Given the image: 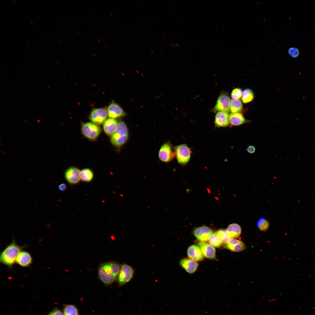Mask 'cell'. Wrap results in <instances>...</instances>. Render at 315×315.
<instances>
[{"label":"cell","mask_w":315,"mask_h":315,"mask_svg":"<svg viewBox=\"0 0 315 315\" xmlns=\"http://www.w3.org/2000/svg\"><path fill=\"white\" fill-rule=\"evenodd\" d=\"M254 97V92L251 89L246 88L243 91L242 99L244 103H247L251 102Z\"/></svg>","instance_id":"cb8c5ba5"},{"label":"cell","mask_w":315,"mask_h":315,"mask_svg":"<svg viewBox=\"0 0 315 315\" xmlns=\"http://www.w3.org/2000/svg\"><path fill=\"white\" fill-rule=\"evenodd\" d=\"M243 108L241 101L239 99H232L231 100L230 111L232 113H239Z\"/></svg>","instance_id":"7402d4cb"},{"label":"cell","mask_w":315,"mask_h":315,"mask_svg":"<svg viewBox=\"0 0 315 315\" xmlns=\"http://www.w3.org/2000/svg\"><path fill=\"white\" fill-rule=\"evenodd\" d=\"M288 52L289 55L293 58L297 57L300 54L299 49L295 47H293L289 48Z\"/></svg>","instance_id":"f546056e"},{"label":"cell","mask_w":315,"mask_h":315,"mask_svg":"<svg viewBox=\"0 0 315 315\" xmlns=\"http://www.w3.org/2000/svg\"><path fill=\"white\" fill-rule=\"evenodd\" d=\"M216 233L223 243L225 244L231 238L227 232L226 230H217Z\"/></svg>","instance_id":"4316f807"},{"label":"cell","mask_w":315,"mask_h":315,"mask_svg":"<svg viewBox=\"0 0 315 315\" xmlns=\"http://www.w3.org/2000/svg\"><path fill=\"white\" fill-rule=\"evenodd\" d=\"M30 22H31V23H32V24H33V21H30Z\"/></svg>","instance_id":"60d3db41"},{"label":"cell","mask_w":315,"mask_h":315,"mask_svg":"<svg viewBox=\"0 0 315 315\" xmlns=\"http://www.w3.org/2000/svg\"><path fill=\"white\" fill-rule=\"evenodd\" d=\"M10 94L11 95H12V96H13V95H14V94H13V92H10Z\"/></svg>","instance_id":"d590c367"},{"label":"cell","mask_w":315,"mask_h":315,"mask_svg":"<svg viewBox=\"0 0 315 315\" xmlns=\"http://www.w3.org/2000/svg\"><path fill=\"white\" fill-rule=\"evenodd\" d=\"M174 157L170 145L167 143L163 144L159 151V159L163 162H168L171 161Z\"/></svg>","instance_id":"8fae6325"},{"label":"cell","mask_w":315,"mask_h":315,"mask_svg":"<svg viewBox=\"0 0 315 315\" xmlns=\"http://www.w3.org/2000/svg\"><path fill=\"white\" fill-rule=\"evenodd\" d=\"M110 14H111V16H113V13H111H111H110Z\"/></svg>","instance_id":"f35d334b"},{"label":"cell","mask_w":315,"mask_h":315,"mask_svg":"<svg viewBox=\"0 0 315 315\" xmlns=\"http://www.w3.org/2000/svg\"><path fill=\"white\" fill-rule=\"evenodd\" d=\"M59 43L60 45H62L63 43L62 41L61 40H59Z\"/></svg>","instance_id":"e575fe53"},{"label":"cell","mask_w":315,"mask_h":315,"mask_svg":"<svg viewBox=\"0 0 315 315\" xmlns=\"http://www.w3.org/2000/svg\"><path fill=\"white\" fill-rule=\"evenodd\" d=\"M257 225L260 230L265 231L268 230L269 224L267 220L264 218H261L258 220Z\"/></svg>","instance_id":"83f0119b"},{"label":"cell","mask_w":315,"mask_h":315,"mask_svg":"<svg viewBox=\"0 0 315 315\" xmlns=\"http://www.w3.org/2000/svg\"><path fill=\"white\" fill-rule=\"evenodd\" d=\"M231 100L226 93H222L219 96L216 104L213 110L214 111H230Z\"/></svg>","instance_id":"ba28073f"},{"label":"cell","mask_w":315,"mask_h":315,"mask_svg":"<svg viewBox=\"0 0 315 315\" xmlns=\"http://www.w3.org/2000/svg\"><path fill=\"white\" fill-rule=\"evenodd\" d=\"M81 130L83 134L91 140H96L101 132L100 127L93 123L87 122L82 123Z\"/></svg>","instance_id":"277c9868"},{"label":"cell","mask_w":315,"mask_h":315,"mask_svg":"<svg viewBox=\"0 0 315 315\" xmlns=\"http://www.w3.org/2000/svg\"><path fill=\"white\" fill-rule=\"evenodd\" d=\"M243 91L239 88L234 89L231 93V97L232 99H239L242 96Z\"/></svg>","instance_id":"f1b7e54d"},{"label":"cell","mask_w":315,"mask_h":315,"mask_svg":"<svg viewBox=\"0 0 315 315\" xmlns=\"http://www.w3.org/2000/svg\"><path fill=\"white\" fill-rule=\"evenodd\" d=\"M229 115L228 112L218 111L215 116V124L218 127H225L229 123Z\"/></svg>","instance_id":"ac0fdd59"},{"label":"cell","mask_w":315,"mask_h":315,"mask_svg":"<svg viewBox=\"0 0 315 315\" xmlns=\"http://www.w3.org/2000/svg\"><path fill=\"white\" fill-rule=\"evenodd\" d=\"M107 113L110 118H118L125 116L126 113L122 108L118 104L113 102L108 107Z\"/></svg>","instance_id":"4fadbf2b"},{"label":"cell","mask_w":315,"mask_h":315,"mask_svg":"<svg viewBox=\"0 0 315 315\" xmlns=\"http://www.w3.org/2000/svg\"><path fill=\"white\" fill-rule=\"evenodd\" d=\"M47 87H48V88H50V85H47Z\"/></svg>","instance_id":"74e56055"},{"label":"cell","mask_w":315,"mask_h":315,"mask_svg":"<svg viewBox=\"0 0 315 315\" xmlns=\"http://www.w3.org/2000/svg\"><path fill=\"white\" fill-rule=\"evenodd\" d=\"M32 261V258L30 254L27 252L23 251H20L18 254L16 262L22 267H26L31 265Z\"/></svg>","instance_id":"9a60e30c"},{"label":"cell","mask_w":315,"mask_h":315,"mask_svg":"<svg viewBox=\"0 0 315 315\" xmlns=\"http://www.w3.org/2000/svg\"><path fill=\"white\" fill-rule=\"evenodd\" d=\"M66 187V185L64 183H62L59 186V188L61 191L64 192L65 190Z\"/></svg>","instance_id":"d6a6232c"},{"label":"cell","mask_w":315,"mask_h":315,"mask_svg":"<svg viewBox=\"0 0 315 315\" xmlns=\"http://www.w3.org/2000/svg\"><path fill=\"white\" fill-rule=\"evenodd\" d=\"M246 150L249 153L252 154L255 152L256 148L254 146L251 145L247 147Z\"/></svg>","instance_id":"1f68e13d"},{"label":"cell","mask_w":315,"mask_h":315,"mask_svg":"<svg viewBox=\"0 0 315 315\" xmlns=\"http://www.w3.org/2000/svg\"><path fill=\"white\" fill-rule=\"evenodd\" d=\"M207 241L210 245L217 248L220 247L223 243L216 232L212 233L209 236Z\"/></svg>","instance_id":"d4e9b609"},{"label":"cell","mask_w":315,"mask_h":315,"mask_svg":"<svg viewBox=\"0 0 315 315\" xmlns=\"http://www.w3.org/2000/svg\"><path fill=\"white\" fill-rule=\"evenodd\" d=\"M188 257L196 261H201L204 259V256L198 246L195 245L190 246L187 250Z\"/></svg>","instance_id":"2e32d148"},{"label":"cell","mask_w":315,"mask_h":315,"mask_svg":"<svg viewBox=\"0 0 315 315\" xmlns=\"http://www.w3.org/2000/svg\"><path fill=\"white\" fill-rule=\"evenodd\" d=\"M63 313L64 315H79L78 308L73 304L65 305L63 309Z\"/></svg>","instance_id":"484cf974"},{"label":"cell","mask_w":315,"mask_h":315,"mask_svg":"<svg viewBox=\"0 0 315 315\" xmlns=\"http://www.w3.org/2000/svg\"><path fill=\"white\" fill-rule=\"evenodd\" d=\"M80 172L78 168L75 167H71L65 171V178L69 183L71 184H77L80 180Z\"/></svg>","instance_id":"9c48e42d"},{"label":"cell","mask_w":315,"mask_h":315,"mask_svg":"<svg viewBox=\"0 0 315 315\" xmlns=\"http://www.w3.org/2000/svg\"><path fill=\"white\" fill-rule=\"evenodd\" d=\"M226 232L231 238H237L241 235V228L240 226L236 223L230 224L227 228Z\"/></svg>","instance_id":"44dd1931"},{"label":"cell","mask_w":315,"mask_h":315,"mask_svg":"<svg viewBox=\"0 0 315 315\" xmlns=\"http://www.w3.org/2000/svg\"><path fill=\"white\" fill-rule=\"evenodd\" d=\"M134 270L130 266L124 263L121 267L117 280L119 286H121L129 282L132 278Z\"/></svg>","instance_id":"5b68a950"},{"label":"cell","mask_w":315,"mask_h":315,"mask_svg":"<svg viewBox=\"0 0 315 315\" xmlns=\"http://www.w3.org/2000/svg\"><path fill=\"white\" fill-rule=\"evenodd\" d=\"M96 22H98V21H97V20H96Z\"/></svg>","instance_id":"ee69618b"},{"label":"cell","mask_w":315,"mask_h":315,"mask_svg":"<svg viewBox=\"0 0 315 315\" xmlns=\"http://www.w3.org/2000/svg\"><path fill=\"white\" fill-rule=\"evenodd\" d=\"M48 315H64V314L61 310L55 308L50 312Z\"/></svg>","instance_id":"4dcf8cb0"},{"label":"cell","mask_w":315,"mask_h":315,"mask_svg":"<svg viewBox=\"0 0 315 315\" xmlns=\"http://www.w3.org/2000/svg\"><path fill=\"white\" fill-rule=\"evenodd\" d=\"M97 40L99 41V42H101L100 40L98 38L97 39Z\"/></svg>","instance_id":"8d00e7d4"},{"label":"cell","mask_w":315,"mask_h":315,"mask_svg":"<svg viewBox=\"0 0 315 315\" xmlns=\"http://www.w3.org/2000/svg\"><path fill=\"white\" fill-rule=\"evenodd\" d=\"M108 115L107 111L103 108H95L91 111L90 119L94 123L100 125L104 123Z\"/></svg>","instance_id":"52a82bcc"},{"label":"cell","mask_w":315,"mask_h":315,"mask_svg":"<svg viewBox=\"0 0 315 315\" xmlns=\"http://www.w3.org/2000/svg\"><path fill=\"white\" fill-rule=\"evenodd\" d=\"M204 256L210 259L216 258V251L214 248L210 244L204 242H200L198 244Z\"/></svg>","instance_id":"7c38bea8"},{"label":"cell","mask_w":315,"mask_h":315,"mask_svg":"<svg viewBox=\"0 0 315 315\" xmlns=\"http://www.w3.org/2000/svg\"><path fill=\"white\" fill-rule=\"evenodd\" d=\"M229 120L230 124L234 126L241 125L246 122L242 114L239 113L230 114L229 115Z\"/></svg>","instance_id":"ffe728a7"},{"label":"cell","mask_w":315,"mask_h":315,"mask_svg":"<svg viewBox=\"0 0 315 315\" xmlns=\"http://www.w3.org/2000/svg\"><path fill=\"white\" fill-rule=\"evenodd\" d=\"M90 24H91L92 25H93V24H92V23H90Z\"/></svg>","instance_id":"7bdbcfd3"},{"label":"cell","mask_w":315,"mask_h":315,"mask_svg":"<svg viewBox=\"0 0 315 315\" xmlns=\"http://www.w3.org/2000/svg\"><path fill=\"white\" fill-rule=\"evenodd\" d=\"M22 248L13 240L1 253L0 262L7 266L11 267L16 262L17 257Z\"/></svg>","instance_id":"7a4b0ae2"},{"label":"cell","mask_w":315,"mask_h":315,"mask_svg":"<svg viewBox=\"0 0 315 315\" xmlns=\"http://www.w3.org/2000/svg\"><path fill=\"white\" fill-rule=\"evenodd\" d=\"M80 178L82 181L85 182L90 181L93 178V173L89 169L85 168L80 172Z\"/></svg>","instance_id":"603a6c76"},{"label":"cell","mask_w":315,"mask_h":315,"mask_svg":"<svg viewBox=\"0 0 315 315\" xmlns=\"http://www.w3.org/2000/svg\"><path fill=\"white\" fill-rule=\"evenodd\" d=\"M225 247L227 249L235 252L242 251L246 248V245L242 242L234 239H230L225 244Z\"/></svg>","instance_id":"5bb4252c"},{"label":"cell","mask_w":315,"mask_h":315,"mask_svg":"<svg viewBox=\"0 0 315 315\" xmlns=\"http://www.w3.org/2000/svg\"><path fill=\"white\" fill-rule=\"evenodd\" d=\"M128 135L127 125L124 122L120 121L118 123L116 130L111 136V142L114 146L120 147L127 141Z\"/></svg>","instance_id":"3957f363"},{"label":"cell","mask_w":315,"mask_h":315,"mask_svg":"<svg viewBox=\"0 0 315 315\" xmlns=\"http://www.w3.org/2000/svg\"><path fill=\"white\" fill-rule=\"evenodd\" d=\"M34 99L35 101H36V102L37 101V100L36 99L34 98Z\"/></svg>","instance_id":"b9f144b4"},{"label":"cell","mask_w":315,"mask_h":315,"mask_svg":"<svg viewBox=\"0 0 315 315\" xmlns=\"http://www.w3.org/2000/svg\"><path fill=\"white\" fill-rule=\"evenodd\" d=\"M61 40L62 41H65V42H66L67 41V39H65V38H61Z\"/></svg>","instance_id":"836d02e7"},{"label":"cell","mask_w":315,"mask_h":315,"mask_svg":"<svg viewBox=\"0 0 315 315\" xmlns=\"http://www.w3.org/2000/svg\"><path fill=\"white\" fill-rule=\"evenodd\" d=\"M118 124V123L114 119L111 118L108 119L103 125L104 132L107 135L111 136L116 130Z\"/></svg>","instance_id":"d6986e66"},{"label":"cell","mask_w":315,"mask_h":315,"mask_svg":"<svg viewBox=\"0 0 315 315\" xmlns=\"http://www.w3.org/2000/svg\"><path fill=\"white\" fill-rule=\"evenodd\" d=\"M212 233V230L210 228L206 226H202L195 229L193 234L198 240L201 242H205L208 241Z\"/></svg>","instance_id":"30bf717a"},{"label":"cell","mask_w":315,"mask_h":315,"mask_svg":"<svg viewBox=\"0 0 315 315\" xmlns=\"http://www.w3.org/2000/svg\"><path fill=\"white\" fill-rule=\"evenodd\" d=\"M178 162L181 164L187 163L190 157V151L187 146L185 144L178 145L174 148Z\"/></svg>","instance_id":"8992f818"},{"label":"cell","mask_w":315,"mask_h":315,"mask_svg":"<svg viewBox=\"0 0 315 315\" xmlns=\"http://www.w3.org/2000/svg\"><path fill=\"white\" fill-rule=\"evenodd\" d=\"M57 64H59V63H58V62H57Z\"/></svg>","instance_id":"f6af8a7d"},{"label":"cell","mask_w":315,"mask_h":315,"mask_svg":"<svg viewBox=\"0 0 315 315\" xmlns=\"http://www.w3.org/2000/svg\"><path fill=\"white\" fill-rule=\"evenodd\" d=\"M180 264L182 267L188 273H193L197 270L198 263L191 259L184 258L180 261Z\"/></svg>","instance_id":"e0dca14e"},{"label":"cell","mask_w":315,"mask_h":315,"mask_svg":"<svg viewBox=\"0 0 315 315\" xmlns=\"http://www.w3.org/2000/svg\"><path fill=\"white\" fill-rule=\"evenodd\" d=\"M104 45L105 46V47H107V45H106V44H104Z\"/></svg>","instance_id":"ab89813d"},{"label":"cell","mask_w":315,"mask_h":315,"mask_svg":"<svg viewBox=\"0 0 315 315\" xmlns=\"http://www.w3.org/2000/svg\"><path fill=\"white\" fill-rule=\"evenodd\" d=\"M121 266L115 261H109L101 265L98 270V277L105 285H111L117 278Z\"/></svg>","instance_id":"6da1fadb"}]
</instances>
